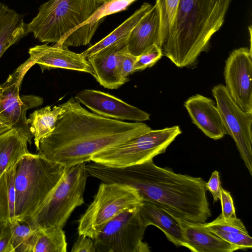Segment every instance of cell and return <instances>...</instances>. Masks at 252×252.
<instances>
[{
    "label": "cell",
    "mask_w": 252,
    "mask_h": 252,
    "mask_svg": "<svg viewBox=\"0 0 252 252\" xmlns=\"http://www.w3.org/2000/svg\"><path fill=\"white\" fill-rule=\"evenodd\" d=\"M54 129L39 141V155L66 168L91 161L94 155L152 129L143 122L107 118L89 111L71 97Z\"/></svg>",
    "instance_id": "1"
},
{
    "label": "cell",
    "mask_w": 252,
    "mask_h": 252,
    "mask_svg": "<svg viewBox=\"0 0 252 252\" xmlns=\"http://www.w3.org/2000/svg\"><path fill=\"white\" fill-rule=\"evenodd\" d=\"M89 174L102 182L131 187L142 200L157 204L180 219L205 223L211 216L202 178L175 173L156 165L153 159L123 167L93 162Z\"/></svg>",
    "instance_id": "2"
},
{
    "label": "cell",
    "mask_w": 252,
    "mask_h": 252,
    "mask_svg": "<svg viewBox=\"0 0 252 252\" xmlns=\"http://www.w3.org/2000/svg\"><path fill=\"white\" fill-rule=\"evenodd\" d=\"M232 0H180L161 49L178 67L193 65L221 27Z\"/></svg>",
    "instance_id": "3"
},
{
    "label": "cell",
    "mask_w": 252,
    "mask_h": 252,
    "mask_svg": "<svg viewBox=\"0 0 252 252\" xmlns=\"http://www.w3.org/2000/svg\"><path fill=\"white\" fill-rule=\"evenodd\" d=\"M66 168L39 154L23 156L14 165L15 218L27 220L45 202Z\"/></svg>",
    "instance_id": "4"
},
{
    "label": "cell",
    "mask_w": 252,
    "mask_h": 252,
    "mask_svg": "<svg viewBox=\"0 0 252 252\" xmlns=\"http://www.w3.org/2000/svg\"><path fill=\"white\" fill-rule=\"evenodd\" d=\"M105 0H49L27 25L41 42H59L86 21Z\"/></svg>",
    "instance_id": "5"
},
{
    "label": "cell",
    "mask_w": 252,
    "mask_h": 252,
    "mask_svg": "<svg viewBox=\"0 0 252 252\" xmlns=\"http://www.w3.org/2000/svg\"><path fill=\"white\" fill-rule=\"evenodd\" d=\"M86 163L66 168L42 206L26 221L33 228H63L75 209L84 202L88 173Z\"/></svg>",
    "instance_id": "6"
},
{
    "label": "cell",
    "mask_w": 252,
    "mask_h": 252,
    "mask_svg": "<svg viewBox=\"0 0 252 252\" xmlns=\"http://www.w3.org/2000/svg\"><path fill=\"white\" fill-rule=\"evenodd\" d=\"M142 200L137 191L131 187L102 182L78 220L79 235L94 239L108 221L126 209L138 207Z\"/></svg>",
    "instance_id": "7"
},
{
    "label": "cell",
    "mask_w": 252,
    "mask_h": 252,
    "mask_svg": "<svg viewBox=\"0 0 252 252\" xmlns=\"http://www.w3.org/2000/svg\"><path fill=\"white\" fill-rule=\"evenodd\" d=\"M182 133L178 126L151 130L125 143L94 155L91 161L112 167L145 162L161 154Z\"/></svg>",
    "instance_id": "8"
},
{
    "label": "cell",
    "mask_w": 252,
    "mask_h": 252,
    "mask_svg": "<svg viewBox=\"0 0 252 252\" xmlns=\"http://www.w3.org/2000/svg\"><path fill=\"white\" fill-rule=\"evenodd\" d=\"M138 207L126 209L108 221L93 239L98 252H147L143 241L147 228Z\"/></svg>",
    "instance_id": "9"
},
{
    "label": "cell",
    "mask_w": 252,
    "mask_h": 252,
    "mask_svg": "<svg viewBox=\"0 0 252 252\" xmlns=\"http://www.w3.org/2000/svg\"><path fill=\"white\" fill-rule=\"evenodd\" d=\"M32 66L28 59L0 86V121L15 129L30 144L33 137L27 122L26 112L43 103V99L40 96L19 95L22 81Z\"/></svg>",
    "instance_id": "10"
},
{
    "label": "cell",
    "mask_w": 252,
    "mask_h": 252,
    "mask_svg": "<svg viewBox=\"0 0 252 252\" xmlns=\"http://www.w3.org/2000/svg\"><path fill=\"white\" fill-rule=\"evenodd\" d=\"M212 92L228 135L252 175V113L242 109L223 84L214 86Z\"/></svg>",
    "instance_id": "11"
},
{
    "label": "cell",
    "mask_w": 252,
    "mask_h": 252,
    "mask_svg": "<svg viewBox=\"0 0 252 252\" xmlns=\"http://www.w3.org/2000/svg\"><path fill=\"white\" fill-rule=\"evenodd\" d=\"M225 86L235 102L244 111L252 113V50H234L225 62Z\"/></svg>",
    "instance_id": "12"
},
{
    "label": "cell",
    "mask_w": 252,
    "mask_h": 252,
    "mask_svg": "<svg viewBox=\"0 0 252 252\" xmlns=\"http://www.w3.org/2000/svg\"><path fill=\"white\" fill-rule=\"evenodd\" d=\"M74 98L93 112L107 118L135 122L147 121L150 118L148 113L100 91L84 89Z\"/></svg>",
    "instance_id": "13"
},
{
    "label": "cell",
    "mask_w": 252,
    "mask_h": 252,
    "mask_svg": "<svg viewBox=\"0 0 252 252\" xmlns=\"http://www.w3.org/2000/svg\"><path fill=\"white\" fill-rule=\"evenodd\" d=\"M127 36L87 58L93 69L94 77L105 88L117 89L124 85L121 77V66L124 57L128 53Z\"/></svg>",
    "instance_id": "14"
},
{
    "label": "cell",
    "mask_w": 252,
    "mask_h": 252,
    "mask_svg": "<svg viewBox=\"0 0 252 252\" xmlns=\"http://www.w3.org/2000/svg\"><path fill=\"white\" fill-rule=\"evenodd\" d=\"M28 59L33 65L38 64L42 72L54 68H62L84 72L93 76V69L87 59L81 53L69 50L57 43L53 46L36 45L29 49Z\"/></svg>",
    "instance_id": "15"
},
{
    "label": "cell",
    "mask_w": 252,
    "mask_h": 252,
    "mask_svg": "<svg viewBox=\"0 0 252 252\" xmlns=\"http://www.w3.org/2000/svg\"><path fill=\"white\" fill-rule=\"evenodd\" d=\"M184 106L192 122L207 137L218 140L228 135L217 106L211 98L196 94L186 100Z\"/></svg>",
    "instance_id": "16"
},
{
    "label": "cell",
    "mask_w": 252,
    "mask_h": 252,
    "mask_svg": "<svg viewBox=\"0 0 252 252\" xmlns=\"http://www.w3.org/2000/svg\"><path fill=\"white\" fill-rule=\"evenodd\" d=\"M178 222L187 248L193 252H232L239 248L208 230L204 223L188 221L174 217Z\"/></svg>",
    "instance_id": "17"
},
{
    "label": "cell",
    "mask_w": 252,
    "mask_h": 252,
    "mask_svg": "<svg viewBox=\"0 0 252 252\" xmlns=\"http://www.w3.org/2000/svg\"><path fill=\"white\" fill-rule=\"evenodd\" d=\"M160 28L159 9L156 2L129 32L126 41L128 53L138 57L154 45L161 48Z\"/></svg>",
    "instance_id": "18"
},
{
    "label": "cell",
    "mask_w": 252,
    "mask_h": 252,
    "mask_svg": "<svg viewBox=\"0 0 252 252\" xmlns=\"http://www.w3.org/2000/svg\"><path fill=\"white\" fill-rule=\"evenodd\" d=\"M139 212L144 224L154 225L160 229L167 239L177 247H185L180 226L173 216L157 204L142 200L139 206Z\"/></svg>",
    "instance_id": "19"
},
{
    "label": "cell",
    "mask_w": 252,
    "mask_h": 252,
    "mask_svg": "<svg viewBox=\"0 0 252 252\" xmlns=\"http://www.w3.org/2000/svg\"><path fill=\"white\" fill-rule=\"evenodd\" d=\"M205 226L226 242L238 247L239 249H251L252 238L243 222L238 218L226 220L221 214Z\"/></svg>",
    "instance_id": "20"
},
{
    "label": "cell",
    "mask_w": 252,
    "mask_h": 252,
    "mask_svg": "<svg viewBox=\"0 0 252 252\" xmlns=\"http://www.w3.org/2000/svg\"><path fill=\"white\" fill-rule=\"evenodd\" d=\"M28 33L23 16L0 3V58L11 45Z\"/></svg>",
    "instance_id": "21"
},
{
    "label": "cell",
    "mask_w": 252,
    "mask_h": 252,
    "mask_svg": "<svg viewBox=\"0 0 252 252\" xmlns=\"http://www.w3.org/2000/svg\"><path fill=\"white\" fill-rule=\"evenodd\" d=\"M65 110L64 104L63 103L52 108L51 106H47L30 115L27 122L29 126L30 125V130L34 137L36 150L41 139L54 129L58 120Z\"/></svg>",
    "instance_id": "22"
},
{
    "label": "cell",
    "mask_w": 252,
    "mask_h": 252,
    "mask_svg": "<svg viewBox=\"0 0 252 252\" xmlns=\"http://www.w3.org/2000/svg\"><path fill=\"white\" fill-rule=\"evenodd\" d=\"M27 140L13 128L0 134V176L24 155L30 153Z\"/></svg>",
    "instance_id": "23"
},
{
    "label": "cell",
    "mask_w": 252,
    "mask_h": 252,
    "mask_svg": "<svg viewBox=\"0 0 252 252\" xmlns=\"http://www.w3.org/2000/svg\"><path fill=\"white\" fill-rule=\"evenodd\" d=\"M153 5L144 2L130 17L104 38L91 46L81 54L87 58L100 50L127 37L141 19L152 9Z\"/></svg>",
    "instance_id": "24"
},
{
    "label": "cell",
    "mask_w": 252,
    "mask_h": 252,
    "mask_svg": "<svg viewBox=\"0 0 252 252\" xmlns=\"http://www.w3.org/2000/svg\"><path fill=\"white\" fill-rule=\"evenodd\" d=\"M14 165L7 169L0 176V226L15 219Z\"/></svg>",
    "instance_id": "25"
},
{
    "label": "cell",
    "mask_w": 252,
    "mask_h": 252,
    "mask_svg": "<svg viewBox=\"0 0 252 252\" xmlns=\"http://www.w3.org/2000/svg\"><path fill=\"white\" fill-rule=\"evenodd\" d=\"M33 252H66L67 242L63 228L54 226L35 228Z\"/></svg>",
    "instance_id": "26"
},
{
    "label": "cell",
    "mask_w": 252,
    "mask_h": 252,
    "mask_svg": "<svg viewBox=\"0 0 252 252\" xmlns=\"http://www.w3.org/2000/svg\"><path fill=\"white\" fill-rule=\"evenodd\" d=\"M9 225L11 231L12 243L15 252H33L35 244L36 229L25 221L16 218Z\"/></svg>",
    "instance_id": "27"
},
{
    "label": "cell",
    "mask_w": 252,
    "mask_h": 252,
    "mask_svg": "<svg viewBox=\"0 0 252 252\" xmlns=\"http://www.w3.org/2000/svg\"><path fill=\"white\" fill-rule=\"evenodd\" d=\"M135 0H105L94 13L78 28L84 27L89 32L94 34L97 28L107 16L125 10Z\"/></svg>",
    "instance_id": "28"
},
{
    "label": "cell",
    "mask_w": 252,
    "mask_h": 252,
    "mask_svg": "<svg viewBox=\"0 0 252 252\" xmlns=\"http://www.w3.org/2000/svg\"><path fill=\"white\" fill-rule=\"evenodd\" d=\"M160 17V39L161 48L166 41L176 17L180 0H156Z\"/></svg>",
    "instance_id": "29"
},
{
    "label": "cell",
    "mask_w": 252,
    "mask_h": 252,
    "mask_svg": "<svg viewBox=\"0 0 252 252\" xmlns=\"http://www.w3.org/2000/svg\"><path fill=\"white\" fill-rule=\"evenodd\" d=\"M162 56L161 48L157 45H153L144 53L137 57L133 67L134 72L153 66Z\"/></svg>",
    "instance_id": "30"
},
{
    "label": "cell",
    "mask_w": 252,
    "mask_h": 252,
    "mask_svg": "<svg viewBox=\"0 0 252 252\" xmlns=\"http://www.w3.org/2000/svg\"><path fill=\"white\" fill-rule=\"evenodd\" d=\"M220 200L222 208V213L221 214L223 218L226 220L237 218L233 200L231 194L222 187L220 189Z\"/></svg>",
    "instance_id": "31"
},
{
    "label": "cell",
    "mask_w": 252,
    "mask_h": 252,
    "mask_svg": "<svg viewBox=\"0 0 252 252\" xmlns=\"http://www.w3.org/2000/svg\"><path fill=\"white\" fill-rule=\"evenodd\" d=\"M71 252H95L96 251L92 238L86 235H79L72 247Z\"/></svg>",
    "instance_id": "32"
},
{
    "label": "cell",
    "mask_w": 252,
    "mask_h": 252,
    "mask_svg": "<svg viewBox=\"0 0 252 252\" xmlns=\"http://www.w3.org/2000/svg\"><path fill=\"white\" fill-rule=\"evenodd\" d=\"M205 187L212 194L214 202H217L220 197L221 188L220 176L218 171L212 172L211 176L208 182H206Z\"/></svg>",
    "instance_id": "33"
},
{
    "label": "cell",
    "mask_w": 252,
    "mask_h": 252,
    "mask_svg": "<svg viewBox=\"0 0 252 252\" xmlns=\"http://www.w3.org/2000/svg\"><path fill=\"white\" fill-rule=\"evenodd\" d=\"M137 57L127 53L124 57L121 66V77L124 83L128 81V76L134 73L133 67Z\"/></svg>",
    "instance_id": "34"
},
{
    "label": "cell",
    "mask_w": 252,
    "mask_h": 252,
    "mask_svg": "<svg viewBox=\"0 0 252 252\" xmlns=\"http://www.w3.org/2000/svg\"><path fill=\"white\" fill-rule=\"evenodd\" d=\"M9 223L2 227L0 233V252H15L12 239Z\"/></svg>",
    "instance_id": "35"
},
{
    "label": "cell",
    "mask_w": 252,
    "mask_h": 252,
    "mask_svg": "<svg viewBox=\"0 0 252 252\" xmlns=\"http://www.w3.org/2000/svg\"><path fill=\"white\" fill-rule=\"evenodd\" d=\"M12 129L10 126L3 124L0 121V134L4 133Z\"/></svg>",
    "instance_id": "36"
},
{
    "label": "cell",
    "mask_w": 252,
    "mask_h": 252,
    "mask_svg": "<svg viewBox=\"0 0 252 252\" xmlns=\"http://www.w3.org/2000/svg\"><path fill=\"white\" fill-rule=\"evenodd\" d=\"M1 229V227L0 226V233Z\"/></svg>",
    "instance_id": "37"
}]
</instances>
